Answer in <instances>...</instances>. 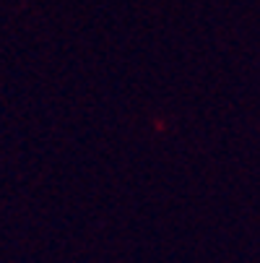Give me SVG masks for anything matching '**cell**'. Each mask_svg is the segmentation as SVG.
<instances>
[]
</instances>
